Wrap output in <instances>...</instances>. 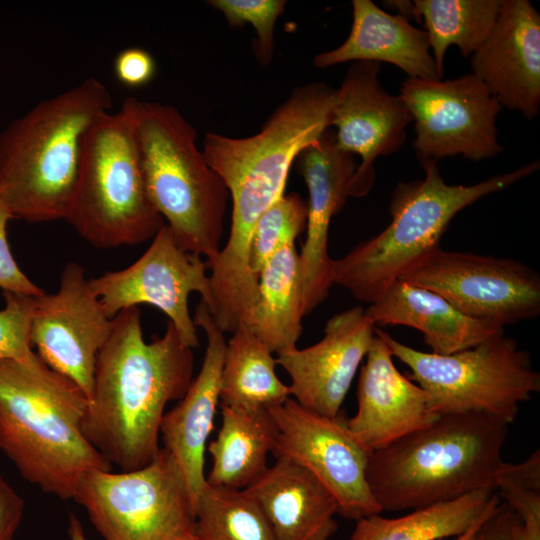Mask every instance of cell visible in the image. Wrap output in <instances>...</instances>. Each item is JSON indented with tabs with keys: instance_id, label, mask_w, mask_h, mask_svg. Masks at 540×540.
<instances>
[{
	"instance_id": "6da1fadb",
	"label": "cell",
	"mask_w": 540,
	"mask_h": 540,
	"mask_svg": "<svg viewBox=\"0 0 540 540\" xmlns=\"http://www.w3.org/2000/svg\"><path fill=\"white\" fill-rule=\"evenodd\" d=\"M336 89L322 82L296 87L254 135L234 138L206 133L203 155L224 181L232 204L228 239L210 270L211 304L240 314L257 299L250 242L262 214L285 193L291 165L331 127Z\"/></svg>"
},
{
	"instance_id": "7a4b0ae2",
	"label": "cell",
	"mask_w": 540,
	"mask_h": 540,
	"mask_svg": "<svg viewBox=\"0 0 540 540\" xmlns=\"http://www.w3.org/2000/svg\"><path fill=\"white\" fill-rule=\"evenodd\" d=\"M192 348L168 322L161 337L146 342L141 311H120L97 354L83 422L87 440L120 471L149 464L158 454L166 405L180 400L193 381Z\"/></svg>"
},
{
	"instance_id": "3957f363",
	"label": "cell",
	"mask_w": 540,
	"mask_h": 540,
	"mask_svg": "<svg viewBox=\"0 0 540 540\" xmlns=\"http://www.w3.org/2000/svg\"><path fill=\"white\" fill-rule=\"evenodd\" d=\"M88 397L33 352L0 360V449L43 492L74 499L81 479L112 465L87 440Z\"/></svg>"
},
{
	"instance_id": "277c9868",
	"label": "cell",
	"mask_w": 540,
	"mask_h": 540,
	"mask_svg": "<svg viewBox=\"0 0 540 540\" xmlns=\"http://www.w3.org/2000/svg\"><path fill=\"white\" fill-rule=\"evenodd\" d=\"M97 78L40 101L0 133V197L29 223L66 219L75 195L87 132L110 112Z\"/></svg>"
},
{
	"instance_id": "5b68a950",
	"label": "cell",
	"mask_w": 540,
	"mask_h": 540,
	"mask_svg": "<svg viewBox=\"0 0 540 540\" xmlns=\"http://www.w3.org/2000/svg\"><path fill=\"white\" fill-rule=\"evenodd\" d=\"M508 424L483 413L443 414L372 452L366 478L382 512L414 510L495 489Z\"/></svg>"
},
{
	"instance_id": "8992f818",
	"label": "cell",
	"mask_w": 540,
	"mask_h": 540,
	"mask_svg": "<svg viewBox=\"0 0 540 540\" xmlns=\"http://www.w3.org/2000/svg\"><path fill=\"white\" fill-rule=\"evenodd\" d=\"M136 137L149 199L177 246L215 261L229 192L196 145L192 124L169 104L127 97L120 108Z\"/></svg>"
},
{
	"instance_id": "52a82bcc",
	"label": "cell",
	"mask_w": 540,
	"mask_h": 540,
	"mask_svg": "<svg viewBox=\"0 0 540 540\" xmlns=\"http://www.w3.org/2000/svg\"><path fill=\"white\" fill-rule=\"evenodd\" d=\"M423 178L398 182L392 190L390 224L376 236L332 260V281L357 300L373 303L395 280L440 247L451 220L482 197L504 190L539 169L525 164L473 185H449L437 161L419 160Z\"/></svg>"
},
{
	"instance_id": "ba28073f",
	"label": "cell",
	"mask_w": 540,
	"mask_h": 540,
	"mask_svg": "<svg viewBox=\"0 0 540 540\" xmlns=\"http://www.w3.org/2000/svg\"><path fill=\"white\" fill-rule=\"evenodd\" d=\"M65 220L103 249L146 242L165 225L149 199L134 130L121 109L104 114L87 132Z\"/></svg>"
},
{
	"instance_id": "9c48e42d",
	"label": "cell",
	"mask_w": 540,
	"mask_h": 540,
	"mask_svg": "<svg viewBox=\"0 0 540 540\" xmlns=\"http://www.w3.org/2000/svg\"><path fill=\"white\" fill-rule=\"evenodd\" d=\"M375 332L393 357L409 367L408 377L425 391L437 415L483 413L509 425L521 404L540 391V374L529 353L504 333L472 348L439 355L405 345L379 328Z\"/></svg>"
},
{
	"instance_id": "30bf717a",
	"label": "cell",
	"mask_w": 540,
	"mask_h": 540,
	"mask_svg": "<svg viewBox=\"0 0 540 540\" xmlns=\"http://www.w3.org/2000/svg\"><path fill=\"white\" fill-rule=\"evenodd\" d=\"M104 540H195V507L172 455L161 447L132 471L94 470L74 499Z\"/></svg>"
},
{
	"instance_id": "8fae6325",
	"label": "cell",
	"mask_w": 540,
	"mask_h": 540,
	"mask_svg": "<svg viewBox=\"0 0 540 540\" xmlns=\"http://www.w3.org/2000/svg\"><path fill=\"white\" fill-rule=\"evenodd\" d=\"M399 96L412 116L418 160L481 161L503 151L496 127L502 107L473 73L445 81L407 78Z\"/></svg>"
},
{
	"instance_id": "7c38bea8",
	"label": "cell",
	"mask_w": 540,
	"mask_h": 540,
	"mask_svg": "<svg viewBox=\"0 0 540 540\" xmlns=\"http://www.w3.org/2000/svg\"><path fill=\"white\" fill-rule=\"evenodd\" d=\"M399 279L439 294L469 317L503 327L540 314V275L514 259L439 247Z\"/></svg>"
},
{
	"instance_id": "4fadbf2b",
	"label": "cell",
	"mask_w": 540,
	"mask_h": 540,
	"mask_svg": "<svg viewBox=\"0 0 540 540\" xmlns=\"http://www.w3.org/2000/svg\"><path fill=\"white\" fill-rule=\"evenodd\" d=\"M268 411L277 430L274 457L290 459L314 475L335 498L339 515L357 521L382 512L366 478L372 451L349 430L343 411L319 415L292 398Z\"/></svg>"
},
{
	"instance_id": "5bb4252c",
	"label": "cell",
	"mask_w": 540,
	"mask_h": 540,
	"mask_svg": "<svg viewBox=\"0 0 540 540\" xmlns=\"http://www.w3.org/2000/svg\"><path fill=\"white\" fill-rule=\"evenodd\" d=\"M207 269L201 256L177 246L165 224L133 264L122 270L107 271L89 282L110 319L124 309L152 305L169 318L181 341L193 349L200 342L188 301L192 292H198L203 303L210 301Z\"/></svg>"
},
{
	"instance_id": "9a60e30c",
	"label": "cell",
	"mask_w": 540,
	"mask_h": 540,
	"mask_svg": "<svg viewBox=\"0 0 540 540\" xmlns=\"http://www.w3.org/2000/svg\"><path fill=\"white\" fill-rule=\"evenodd\" d=\"M85 270L65 265L55 293L36 297L30 341L37 355L53 370L74 381L89 398L96 358L112 329Z\"/></svg>"
},
{
	"instance_id": "2e32d148",
	"label": "cell",
	"mask_w": 540,
	"mask_h": 540,
	"mask_svg": "<svg viewBox=\"0 0 540 540\" xmlns=\"http://www.w3.org/2000/svg\"><path fill=\"white\" fill-rule=\"evenodd\" d=\"M380 66L379 62H353L336 89L331 117L336 145L361 157L350 185L352 197L368 194L375 179L374 161L398 151L412 123L401 97L382 87Z\"/></svg>"
},
{
	"instance_id": "e0dca14e",
	"label": "cell",
	"mask_w": 540,
	"mask_h": 540,
	"mask_svg": "<svg viewBox=\"0 0 540 540\" xmlns=\"http://www.w3.org/2000/svg\"><path fill=\"white\" fill-rule=\"evenodd\" d=\"M375 325L361 306L333 315L317 343L277 355L289 375L291 398L303 408L335 417L375 335Z\"/></svg>"
},
{
	"instance_id": "ac0fdd59",
	"label": "cell",
	"mask_w": 540,
	"mask_h": 540,
	"mask_svg": "<svg viewBox=\"0 0 540 540\" xmlns=\"http://www.w3.org/2000/svg\"><path fill=\"white\" fill-rule=\"evenodd\" d=\"M296 162L309 195L306 239L299 253L303 307L307 315L326 299L333 285L329 226L350 197L357 165L353 154L337 147L330 129L301 151Z\"/></svg>"
},
{
	"instance_id": "d6986e66",
	"label": "cell",
	"mask_w": 540,
	"mask_h": 540,
	"mask_svg": "<svg viewBox=\"0 0 540 540\" xmlns=\"http://www.w3.org/2000/svg\"><path fill=\"white\" fill-rule=\"evenodd\" d=\"M472 72L501 107L527 120L540 110V14L528 0H502L498 18L471 55Z\"/></svg>"
},
{
	"instance_id": "ffe728a7",
	"label": "cell",
	"mask_w": 540,
	"mask_h": 540,
	"mask_svg": "<svg viewBox=\"0 0 540 540\" xmlns=\"http://www.w3.org/2000/svg\"><path fill=\"white\" fill-rule=\"evenodd\" d=\"M375 332L357 386V411L347 419L352 434L372 452L431 425L438 417L425 391L393 362Z\"/></svg>"
},
{
	"instance_id": "44dd1931",
	"label": "cell",
	"mask_w": 540,
	"mask_h": 540,
	"mask_svg": "<svg viewBox=\"0 0 540 540\" xmlns=\"http://www.w3.org/2000/svg\"><path fill=\"white\" fill-rule=\"evenodd\" d=\"M193 321L206 335L203 362L184 396L164 414L160 435L163 448L182 471L196 511L199 495L206 485L205 453L220 402L226 340L202 301L196 307Z\"/></svg>"
},
{
	"instance_id": "7402d4cb",
	"label": "cell",
	"mask_w": 540,
	"mask_h": 540,
	"mask_svg": "<svg viewBox=\"0 0 540 540\" xmlns=\"http://www.w3.org/2000/svg\"><path fill=\"white\" fill-rule=\"evenodd\" d=\"M259 506L276 540H329L337 531L338 505L307 469L278 457L243 489Z\"/></svg>"
},
{
	"instance_id": "603a6c76",
	"label": "cell",
	"mask_w": 540,
	"mask_h": 540,
	"mask_svg": "<svg viewBox=\"0 0 540 540\" xmlns=\"http://www.w3.org/2000/svg\"><path fill=\"white\" fill-rule=\"evenodd\" d=\"M373 324L403 325L419 330L432 353L460 352L504 333L497 322L469 317L439 294L395 280L365 309Z\"/></svg>"
},
{
	"instance_id": "cb8c5ba5",
	"label": "cell",
	"mask_w": 540,
	"mask_h": 540,
	"mask_svg": "<svg viewBox=\"0 0 540 540\" xmlns=\"http://www.w3.org/2000/svg\"><path fill=\"white\" fill-rule=\"evenodd\" d=\"M353 22L347 39L337 48L317 54L313 64L326 68L344 62H387L407 78L441 80L428 35L400 14H390L371 0H353Z\"/></svg>"
},
{
	"instance_id": "d4e9b609",
	"label": "cell",
	"mask_w": 540,
	"mask_h": 540,
	"mask_svg": "<svg viewBox=\"0 0 540 540\" xmlns=\"http://www.w3.org/2000/svg\"><path fill=\"white\" fill-rule=\"evenodd\" d=\"M303 289L295 244L277 251L257 277V300L247 323L274 354L297 347L302 335Z\"/></svg>"
},
{
	"instance_id": "484cf974",
	"label": "cell",
	"mask_w": 540,
	"mask_h": 540,
	"mask_svg": "<svg viewBox=\"0 0 540 540\" xmlns=\"http://www.w3.org/2000/svg\"><path fill=\"white\" fill-rule=\"evenodd\" d=\"M221 407L220 429L208 445L212 465L206 483L243 490L267 469V456L275 445L276 426L268 410Z\"/></svg>"
},
{
	"instance_id": "4316f807",
	"label": "cell",
	"mask_w": 540,
	"mask_h": 540,
	"mask_svg": "<svg viewBox=\"0 0 540 540\" xmlns=\"http://www.w3.org/2000/svg\"><path fill=\"white\" fill-rule=\"evenodd\" d=\"M276 358L269 348L241 324L226 341L221 370V406L268 410L291 398L289 385L276 374Z\"/></svg>"
},
{
	"instance_id": "83f0119b",
	"label": "cell",
	"mask_w": 540,
	"mask_h": 540,
	"mask_svg": "<svg viewBox=\"0 0 540 540\" xmlns=\"http://www.w3.org/2000/svg\"><path fill=\"white\" fill-rule=\"evenodd\" d=\"M500 502L496 490L485 488L411 510L397 518L375 514L357 520L349 540H439L456 537Z\"/></svg>"
},
{
	"instance_id": "f1b7e54d",
	"label": "cell",
	"mask_w": 540,
	"mask_h": 540,
	"mask_svg": "<svg viewBox=\"0 0 540 540\" xmlns=\"http://www.w3.org/2000/svg\"><path fill=\"white\" fill-rule=\"evenodd\" d=\"M502 0H414L408 2L407 15L423 19L432 57L443 76L444 57L451 45L463 57L483 44L492 30Z\"/></svg>"
},
{
	"instance_id": "f546056e",
	"label": "cell",
	"mask_w": 540,
	"mask_h": 540,
	"mask_svg": "<svg viewBox=\"0 0 540 540\" xmlns=\"http://www.w3.org/2000/svg\"><path fill=\"white\" fill-rule=\"evenodd\" d=\"M195 515L198 540H276L263 512L244 490L206 483Z\"/></svg>"
},
{
	"instance_id": "4dcf8cb0",
	"label": "cell",
	"mask_w": 540,
	"mask_h": 540,
	"mask_svg": "<svg viewBox=\"0 0 540 540\" xmlns=\"http://www.w3.org/2000/svg\"><path fill=\"white\" fill-rule=\"evenodd\" d=\"M307 212V202L298 193H290L281 196L262 214L250 242V268L256 277L277 251L295 244L306 230Z\"/></svg>"
},
{
	"instance_id": "1f68e13d",
	"label": "cell",
	"mask_w": 540,
	"mask_h": 540,
	"mask_svg": "<svg viewBox=\"0 0 540 540\" xmlns=\"http://www.w3.org/2000/svg\"><path fill=\"white\" fill-rule=\"evenodd\" d=\"M209 5L219 10L232 27L251 24L257 34L255 56L262 66L272 61L274 51V27L283 14L285 0H210Z\"/></svg>"
},
{
	"instance_id": "d6a6232c",
	"label": "cell",
	"mask_w": 540,
	"mask_h": 540,
	"mask_svg": "<svg viewBox=\"0 0 540 540\" xmlns=\"http://www.w3.org/2000/svg\"><path fill=\"white\" fill-rule=\"evenodd\" d=\"M0 310V360H21L34 351L30 341L31 318L37 296L3 292Z\"/></svg>"
},
{
	"instance_id": "836d02e7",
	"label": "cell",
	"mask_w": 540,
	"mask_h": 540,
	"mask_svg": "<svg viewBox=\"0 0 540 540\" xmlns=\"http://www.w3.org/2000/svg\"><path fill=\"white\" fill-rule=\"evenodd\" d=\"M14 218L0 197V288L13 292L40 296L45 292L33 283L17 265L7 240V224Z\"/></svg>"
},
{
	"instance_id": "e575fe53",
	"label": "cell",
	"mask_w": 540,
	"mask_h": 540,
	"mask_svg": "<svg viewBox=\"0 0 540 540\" xmlns=\"http://www.w3.org/2000/svg\"><path fill=\"white\" fill-rule=\"evenodd\" d=\"M156 70V61L152 54L140 47L121 50L113 61L115 78L128 88L149 84L154 79Z\"/></svg>"
},
{
	"instance_id": "d590c367",
	"label": "cell",
	"mask_w": 540,
	"mask_h": 540,
	"mask_svg": "<svg viewBox=\"0 0 540 540\" xmlns=\"http://www.w3.org/2000/svg\"><path fill=\"white\" fill-rule=\"evenodd\" d=\"M505 503L519 517L515 540H540V489H513L506 494Z\"/></svg>"
},
{
	"instance_id": "8d00e7d4",
	"label": "cell",
	"mask_w": 540,
	"mask_h": 540,
	"mask_svg": "<svg viewBox=\"0 0 540 540\" xmlns=\"http://www.w3.org/2000/svg\"><path fill=\"white\" fill-rule=\"evenodd\" d=\"M24 500L0 474V540H13L23 514Z\"/></svg>"
},
{
	"instance_id": "74e56055",
	"label": "cell",
	"mask_w": 540,
	"mask_h": 540,
	"mask_svg": "<svg viewBox=\"0 0 540 540\" xmlns=\"http://www.w3.org/2000/svg\"><path fill=\"white\" fill-rule=\"evenodd\" d=\"M519 521L517 514L505 502L481 525L475 540H515V528Z\"/></svg>"
},
{
	"instance_id": "f35d334b",
	"label": "cell",
	"mask_w": 540,
	"mask_h": 540,
	"mask_svg": "<svg viewBox=\"0 0 540 540\" xmlns=\"http://www.w3.org/2000/svg\"><path fill=\"white\" fill-rule=\"evenodd\" d=\"M496 507L489 510L484 516H482L477 522H475L468 530L454 537L453 540H475L481 525L490 516V514L496 509ZM439 540H447V539H439Z\"/></svg>"
},
{
	"instance_id": "ab89813d",
	"label": "cell",
	"mask_w": 540,
	"mask_h": 540,
	"mask_svg": "<svg viewBox=\"0 0 540 540\" xmlns=\"http://www.w3.org/2000/svg\"><path fill=\"white\" fill-rule=\"evenodd\" d=\"M68 535L70 540H87L81 522L73 514L69 517Z\"/></svg>"
},
{
	"instance_id": "60d3db41",
	"label": "cell",
	"mask_w": 540,
	"mask_h": 540,
	"mask_svg": "<svg viewBox=\"0 0 540 540\" xmlns=\"http://www.w3.org/2000/svg\"><path fill=\"white\" fill-rule=\"evenodd\" d=\"M195 540H198V539H197V537H196V539H195Z\"/></svg>"
}]
</instances>
